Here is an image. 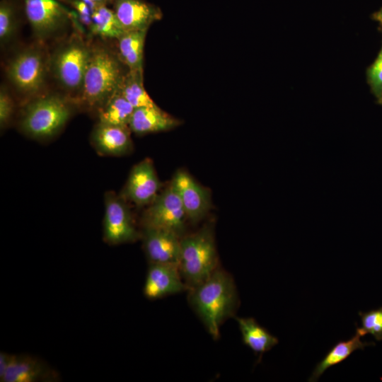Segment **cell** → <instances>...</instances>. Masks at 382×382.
<instances>
[{"mask_svg":"<svg viewBox=\"0 0 382 382\" xmlns=\"http://www.w3.org/2000/svg\"><path fill=\"white\" fill-rule=\"evenodd\" d=\"M188 291L191 307L212 337L217 339L221 324L234 316L239 304L233 277L217 268L206 280Z\"/></svg>","mask_w":382,"mask_h":382,"instance_id":"cell-1","label":"cell"},{"mask_svg":"<svg viewBox=\"0 0 382 382\" xmlns=\"http://www.w3.org/2000/svg\"><path fill=\"white\" fill-rule=\"evenodd\" d=\"M124 66L119 55L107 47H91L80 100L87 107L100 108L120 86L127 71Z\"/></svg>","mask_w":382,"mask_h":382,"instance_id":"cell-2","label":"cell"},{"mask_svg":"<svg viewBox=\"0 0 382 382\" xmlns=\"http://www.w3.org/2000/svg\"><path fill=\"white\" fill-rule=\"evenodd\" d=\"M178 268L188 290L201 284L219 268L218 255L212 228L181 238Z\"/></svg>","mask_w":382,"mask_h":382,"instance_id":"cell-3","label":"cell"},{"mask_svg":"<svg viewBox=\"0 0 382 382\" xmlns=\"http://www.w3.org/2000/svg\"><path fill=\"white\" fill-rule=\"evenodd\" d=\"M71 112V105L65 98L54 94L40 96L25 108L21 129L30 137L48 139L59 132Z\"/></svg>","mask_w":382,"mask_h":382,"instance_id":"cell-4","label":"cell"},{"mask_svg":"<svg viewBox=\"0 0 382 382\" xmlns=\"http://www.w3.org/2000/svg\"><path fill=\"white\" fill-rule=\"evenodd\" d=\"M91 52V47L74 34L52 53L50 71L64 91L79 96Z\"/></svg>","mask_w":382,"mask_h":382,"instance_id":"cell-5","label":"cell"},{"mask_svg":"<svg viewBox=\"0 0 382 382\" xmlns=\"http://www.w3.org/2000/svg\"><path fill=\"white\" fill-rule=\"evenodd\" d=\"M50 70V57L39 47H30L18 52L6 68L7 77L16 89L26 96L40 92Z\"/></svg>","mask_w":382,"mask_h":382,"instance_id":"cell-6","label":"cell"},{"mask_svg":"<svg viewBox=\"0 0 382 382\" xmlns=\"http://www.w3.org/2000/svg\"><path fill=\"white\" fill-rule=\"evenodd\" d=\"M187 221V216L180 198L170 183L148 205L142 214L141 223L142 227L166 229L183 237Z\"/></svg>","mask_w":382,"mask_h":382,"instance_id":"cell-7","label":"cell"},{"mask_svg":"<svg viewBox=\"0 0 382 382\" xmlns=\"http://www.w3.org/2000/svg\"><path fill=\"white\" fill-rule=\"evenodd\" d=\"M103 238L110 245L135 242L141 238L132 212L123 197L108 191L104 197Z\"/></svg>","mask_w":382,"mask_h":382,"instance_id":"cell-8","label":"cell"},{"mask_svg":"<svg viewBox=\"0 0 382 382\" xmlns=\"http://www.w3.org/2000/svg\"><path fill=\"white\" fill-rule=\"evenodd\" d=\"M24 10L33 33L41 40L54 36L72 19L58 0H25Z\"/></svg>","mask_w":382,"mask_h":382,"instance_id":"cell-9","label":"cell"},{"mask_svg":"<svg viewBox=\"0 0 382 382\" xmlns=\"http://www.w3.org/2000/svg\"><path fill=\"white\" fill-rule=\"evenodd\" d=\"M170 183L180 198L188 221L195 224L203 219L212 206L208 189L183 170H178L175 173Z\"/></svg>","mask_w":382,"mask_h":382,"instance_id":"cell-10","label":"cell"},{"mask_svg":"<svg viewBox=\"0 0 382 382\" xmlns=\"http://www.w3.org/2000/svg\"><path fill=\"white\" fill-rule=\"evenodd\" d=\"M161 184L153 161L144 158L132 168L125 190V197L137 206L150 204L161 192Z\"/></svg>","mask_w":382,"mask_h":382,"instance_id":"cell-11","label":"cell"},{"mask_svg":"<svg viewBox=\"0 0 382 382\" xmlns=\"http://www.w3.org/2000/svg\"><path fill=\"white\" fill-rule=\"evenodd\" d=\"M181 238L168 230L142 227L141 238L149 262L178 265Z\"/></svg>","mask_w":382,"mask_h":382,"instance_id":"cell-12","label":"cell"},{"mask_svg":"<svg viewBox=\"0 0 382 382\" xmlns=\"http://www.w3.org/2000/svg\"><path fill=\"white\" fill-rule=\"evenodd\" d=\"M188 291L180 272L174 264L149 263L143 288L144 296L156 300L168 295Z\"/></svg>","mask_w":382,"mask_h":382,"instance_id":"cell-13","label":"cell"},{"mask_svg":"<svg viewBox=\"0 0 382 382\" xmlns=\"http://www.w3.org/2000/svg\"><path fill=\"white\" fill-rule=\"evenodd\" d=\"M59 378L47 363L27 354H11L1 382H50Z\"/></svg>","mask_w":382,"mask_h":382,"instance_id":"cell-14","label":"cell"},{"mask_svg":"<svg viewBox=\"0 0 382 382\" xmlns=\"http://www.w3.org/2000/svg\"><path fill=\"white\" fill-rule=\"evenodd\" d=\"M112 4V10L126 32L148 30L163 16L158 7L144 0H113Z\"/></svg>","mask_w":382,"mask_h":382,"instance_id":"cell-15","label":"cell"},{"mask_svg":"<svg viewBox=\"0 0 382 382\" xmlns=\"http://www.w3.org/2000/svg\"><path fill=\"white\" fill-rule=\"evenodd\" d=\"M128 126L98 122L91 134V142L101 156H120L132 150L133 144Z\"/></svg>","mask_w":382,"mask_h":382,"instance_id":"cell-16","label":"cell"},{"mask_svg":"<svg viewBox=\"0 0 382 382\" xmlns=\"http://www.w3.org/2000/svg\"><path fill=\"white\" fill-rule=\"evenodd\" d=\"M180 121L161 110L157 105L135 108L129 123L131 132L137 134L170 130Z\"/></svg>","mask_w":382,"mask_h":382,"instance_id":"cell-17","label":"cell"},{"mask_svg":"<svg viewBox=\"0 0 382 382\" xmlns=\"http://www.w3.org/2000/svg\"><path fill=\"white\" fill-rule=\"evenodd\" d=\"M361 337H363L362 335L357 329L355 335L352 338L336 343L316 366L308 381H317L328 369L346 360L354 351L364 349L366 346L374 345V342H362L360 340Z\"/></svg>","mask_w":382,"mask_h":382,"instance_id":"cell-18","label":"cell"},{"mask_svg":"<svg viewBox=\"0 0 382 382\" xmlns=\"http://www.w3.org/2000/svg\"><path fill=\"white\" fill-rule=\"evenodd\" d=\"M243 343L261 357L278 344V338L272 335L253 318H236Z\"/></svg>","mask_w":382,"mask_h":382,"instance_id":"cell-19","label":"cell"},{"mask_svg":"<svg viewBox=\"0 0 382 382\" xmlns=\"http://www.w3.org/2000/svg\"><path fill=\"white\" fill-rule=\"evenodd\" d=\"M146 33L147 30L127 31L117 39L118 55L129 70L143 71Z\"/></svg>","mask_w":382,"mask_h":382,"instance_id":"cell-20","label":"cell"},{"mask_svg":"<svg viewBox=\"0 0 382 382\" xmlns=\"http://www.w3.org/2000/svg\"><path fill=\"white\" fill-rule=\"evenodd\" d=\"M97 110L98 122L129 127L134 108L125 99L118 88Z\"/></svg>","mask_w":382,"mask_h":382,"instance_id":"cell-21","label":"cell"},{"mask_svg":"<svg viewBox=\"0 0 382 382\" xmlns=\"http://www.w3.org/2000/svg\"><path fill=\"white\" fill-rule=\"evenodd\" d=\"M119 89L122 96L134 109L156 105L145 90L143 71L128 69Z\"/></svg>","mask_w":382,"mask_h":382,"instance_id":"cell-22","label":"cell"},{"mask_svg":"<svg viewBox=\"0 0 382 382\" xmlns=\"http://www.w3.org/2000/svg\"><path fill=\"white\" fill-rule=\"evenodd\" d=\"M92 33L105 38L118 39L126 31L112 9L106 5L98 6L92 13Z\"/></svg>","mask_w":382,"mask_h":382,"instance_id":"cell-23","label":"cell"},{"mask_svg":"<svg viewBox=\"0 0 382 382\" xmlns=\"http://www.w3.org/2000/svg\"><path fill=\"white\" fill-rule=\"evenodd\" d=\"M17 27V13L13 3L10 0L0 2V42L1 47L13 38Z\"/></svg>","mask_w":382,"mask_h":382,"instance_id":"cell-24","label":"cell"},{"mask_svg":"<svg viewBox=\"0 0 382 382\" xmlns=\"http://www.w3.org/2000/svg\"><path fill=\"white\" fill-rule=\"evenodd\" d=\"M362 326L357 330L362 336L371 334L376 340H382V307L367 312H359Z\"/></svg>","mask_w":382,"mask_h":382,"instance_id":"cell-25","label":"cell"},{"mask_svg":"<svg viewBox=\"0 0 382 382\" xmlns=\"http://www.w3.org/2000/svg\"><path fill=\"white\" fill-rule=\"evenodd\" d=\"M14 101L5 86L0 88V127L4 129L12 118Z\"/></svg>","mask_w":382,"mask_h":382,"instance_id":"cell-26","label":"cell"},{"mask_svg":"<svg viewBox=\"0 0 382 382\" xmlns=\"http://www.w3.org/2000/svg\"><path fill=\"white\" fill-rule=\"evenodd\" d=\"M368 79L378 100L382 96V50L368 71Z\"/></svg>","mask_w":382,"mask_h":382,"instance_id":"cell-27","label":"cell"},{"mask_svg":"<svg viewBox=\"0 0 382 382\" xmlns=\"http://www.w3.org/2000/svg\"><path fill=\"white\" fill-rule=\"evenodd\" d=\"M11 354L0 352V381L4 378L8 367Z\"/></svg>","mask_w":382,"mask_h":382,"instance_id":"cell-28","label":"cell"},{"mask_svg":"<svg viewBox=\"0 0 382 382\" xmlns=\"http://www.w3.org/2000/svg\"><path fill=\"white\" fill-rule=\"evenodd\" d=\"M97 6L107 5L109 3H112L113 0H91Z\"/></svg>","mask_w":382,"mask_h":382,"instance_id":"cell-29","label":"cell"},{"mask_svg":"<svg viewBox=\"0 0 382 382\" xmlns=\"http://www.w3.org/2000/svg\"><path fill=\"white\" fill-rule=\"evenodd\" d=\"M377 18L382 22V8L376 14Z\"/></svg>","mask_w":382,"mask_h":382,"instance_id":"cell-30","label":"cell"},{"mask_svg":"<svg viewBox=\"0 0 382 382\" xmlns=\"http://www.w3.org/2000/svg\"><path fill=\"white\" fill-rule=\"evenodd\" d=\"M378 103H379L380 104H382V96H381V97L378 99Z\"/></svg>","mask_w":382,"mask_h":382,"instance_id":"cell-31","label":"cell"}]
</instances>
